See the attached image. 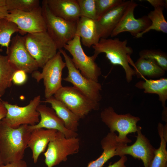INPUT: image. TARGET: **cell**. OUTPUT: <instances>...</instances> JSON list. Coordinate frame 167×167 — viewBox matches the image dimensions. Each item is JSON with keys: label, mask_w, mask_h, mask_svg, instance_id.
<instances>
[{"label": "cell", "mask_w": 167, "mask_h": 167, "mask_svg": "<svg viewBox=\"0 0 167 167\" xmlns=\"http://www.w3.org/2000/svg\"><path fill=\"white\" fill-rule=\"evenodd\" d=\"M127 159V157L125 155L122 156L117 161L112 164H109L107 167H126L125 164Z\"/></svg>", "instance_id": "cell-36"}, {"label": "cell", "mask_w": 167, "mask_h": 167, "mask_svg": "<svg viewBox=\"0 0 167 167\" xmlns=\"http://www.w3.org/2000/svg\"><path fill=\"white\" fill-rule=\"evenodd\" d=\"M79 148L78 138H66L62 133L58 131L44 153L45 163L47 167H53L66 161L69 155L77 153Z\"/></svg>", "instance_id": "cell-8"}, {"label": "cell", "mask_w": 167, "mask_h": 167, "mask_svg": "<svg viewBox=\"0 0 167 167\" xmlns=\"http://www.w3.org/2000/svg\"><path fill=\"white\" fill-rule=\"evenodd\" d=\"M65 66V63L58 50L55 56L44 66L41 72L36 70L31 73L32 77L38 83L43 80L45 99L53 96L63 86L62 71Z\"/></svg>", "instance_id": "cell-5"}, {"label": "cell", "mask_w": 167, "mask_h": 167, "mask_svg": "<svg viewBox=\"0 0 167 167\" xmlns=\"http://www.w3.org/2000/svg\"><path fill=\"white\" fill-rule=\"evenodd\" d=\"M42 102L51 105L52 108L63 121L65 127L67 129L75 132L78 131L80 118L68 109L63 103L55 99L54 96L45 99Z\"/></svg>", "instance_id": "cell-22"}, {"label": "cell", "mask_w": 167, "mask_h": 167, "mask_svg": "<svg viewBox=\"0 0 167 167\" xmlns=\"http://www.w3.org/2000/svg\"><path fill=\"white\" fill-rule=\"evenodd\" d=\"M123 0H95L97 20L106 12L121 3Z\"/></svg>", "instance_id": "cell-32"}, {"label": "cell", "mask_w": 167, "mask_h": 167, "mask_svg": "<svg viewBox=\"0 0 167 167\" xmlns=\"http://www.w3.org/2000/svg\"><path fill=\"white\" fill-rule=\"evenodd\" d=\"M164 9L162 8H154L148 14L147 16L151 21V25L144 31L138 34L135 38L142 37L144 34L151 30L167 33V22L163 15Z\"/></svg>", "instance_id": "cell-26"}, {"label": "cell", "mask_w": 167, "mask_h": 167, "mask_svg": "<svg viewBox=\"0 0 167 167\" xmlns=\"http://www.w3.org/2000/svg\"><path fill=\"white\" fill-rule=\"evenodd\" d=\"M161 139L159 148L155 149L154 155L149 167H167V125L163 126L159 123L157 127Z\"/></svg>", "instance_id": "cell-25"}, {"label": "cell", "mask_w": 167, "mask_h": 167, "mask_svg": "<svg viewBox=\"0 0 167 167\" xmlns=\"http://www.w3.org/2000/svg\"><path fill=\"white\" fill-rule=\"evenodd\" d=\"M140 57L154 60L163 69L167 71V55L161 50L144 49L139 53Z\"/></svg>", "instance_id": "cell-30"}, {"label": "cell", "mask_w": 167, "mask_h": 167, "mask_svg": "<svg viewBox=\"0 0 167 167\" xmlns=\"http://www.w3.org/2000/svg\"><path fill=\"white\" fill-rule=\"evenodd\" d=\"M138 4L133 0H130L120 21L112 32L110 36L114 37L120 33L129 32L135 38L151 24V21L147 15L136 19L134 10Z\"/></svg>", "instance_id": "cell-14"}, {"label": "cell", "mask_w": 167, "mask_h": 167, "mask_svg": "<svg viewBox=\"0 0 167 167\" xmlns=\"http://www.w3.org/2000/svg\"><path fill=\"white\" fill-rule=\"evenodd\" d=\"M127 44L126 39L122 41L118 38H101L98 43L92 47L94 49L92 55L95 59L99 54L103 53L111 64L122 66L125 71L126 81L129 83L135 73L129 65V59L133 50Z\"/></svg>", "instance_id": "cell-2"}, {"label": "cell", "mask_w": 167, "mask_h": 167, "mask_svg": "<svg viewBox=\"0 0 167 167\" xmlns=\"http://www.w3.org/2000/svg\"><path fill=\"white\" fill-rule=\"evenodd\" d=\"M80 16L89 18L94 20L97 19L95 0H77Z\"/></svg>", "instance_id": "cell-31"}, {"label": "cell", "mask_w": 167, "mask_h": 167, "mask_svg": "<svg viewBox=\"0 0 167 167\" xmlns=\"http://www.w3.org/2000/svg\"><path fill=\"white\" fill-rule=\"evenodd\" d=\"M8 14V11L5 7L0 6V18H5Z\"/></svg>", "instance_id": "cell-38"}, {"label": "cell", "mask_w": 167, "mask_h": 167, "mask_svg": "<svg viewBox=\"0 0 167 167\" xmlns=\"http://www.w3.org/2000/svg\"><path fill=\"white\" fill-rule=\"evenodd\" d=\"M58 50L64 58L68 70V75L63 79L71 83L73 86L90 100L99 103L102 99L101 84L84 76L75 67L71 58L66 52L63 49Z\"/></svg>", "instance_id": "cell-10"}, {"label": "cell", "mask_w": 167, "mask_h": 167, "mask_svg": "<svg viewBox=\"0 0 167 167\" xmlns=\"http://www.w3.org/2000/svg\"><path fill=\"white\" fill-rule=\"evenodd\" d=\"M63 48L72 56L71 59L74 65L84 76L98 82L99 78L101 74V68L95 62L96 59L93 55L88 56L85 53L79 37L75 36Z\"/></svg>", "instance_id": "cell-11"}, {"label": "cell", "mask_w": 167, "mask_h": 167, "mask_svg": "<svg viewBox=\"0 0 167 167\" xmlns=\"http://www.w3.org/2000/svg\"><path fill=\"white\" fill-rule=\"evenodd\" d=\"M38 0H5V7L9 11L18 10L29 11L40 6Z\"/></svg>", "instance_id": "cell-29"}, {"label": "cell", "mask_w": 167, "mask_h": 167, "mask_svg": "<svg viewBox=\"0 0 167 167\" xmlns=\"http://www.w3.org/2000/svg\"><path fill=\"white\" fill-rule=\"evenodd\" d=\"M7 110L2 100L0 98V123L2 120L6 116Z\"/></svg>", "instance_id": "cell-37"}, {"label": "cell", "mask_w": 167, "mask_h": 167, "mask_svg": "<svg viewBox=\"0 0 167 167\" xmlns=\"http://www.w3.org/2000/svg\"><path fill=\"white\" fill-rule=\"evenodd\" d=\"M129 63L134 67L135 75L138 78H159L164 75L165 72L154 60L150 58L139 57L134 63L130 58Z\"/></svg>", "instance_id": "cell-21"}, {"label": "cell", "mask_w": 167, "mask_h": 167, "mask_svg": "<svg viewBox=\"0 0 167 167\" xmlns=\"http://www.w3.org/2000/svg\"><path fill=\"white\" fill-rule=\"evenodd\" d=\"M0 167H27V165L26 162L22 159L3 164Z\"/></svg>", "instance_id": "cell-34"}, {"label": "cell", "mask_w": 167, "mask_h": 167, "mask_svg": "<svg viewBox=\"0 0 167 167\" xmlns=\"http://www.w3.org/2000/svg\"><path fill=\"white\" fill-rule=\"evenodd\" d=\"M28 79L27 73L21 70H17L12 76V82L15 84L21 85L25 84Z\"/></svg>", "instance_id": "cell-33"}, {"label": "cell", "mask_w": 167, "mask_h": 167, "mask_svg": "<svg viewBox=\"0 0 167 167\" xmlns=\"http://www.w3.org/2000/svg\"><path fill=\"white\" fill-rule=\"evenodd\" d=\"M100 117L102 121L109 129L110 132L116 131L118 132L117 139L118 142L124 144L131 142L127 137V135L136 132L137 123L140 120L139 118L130 113L118 114L111 106L105 108L101 111Z\"/></svg>", "instance_id": "cell-4"}, {"label": "cell", "mask_w": 167, "mask_h": 167, "mask_svg": "<svg viewBox=\"0 0 167 167\" xmlns=\"http://www.w3.org/2000/svg\"><path fill=\"white\" fill-rule=\"evenodd\" d=\"M142 79L143 80L138 82L135 86L143 89L144 93L157 94L164 109H166L165 105L167 99V78H161L157 79H148L145 77Z\"/></svg>", "instance_id": "cell-24"}, {"label": "cell", "mask_w": 167, "mask_h": 167, "mask_svg": "<svg viewBox=\"0 0 167 167\" xmlns=\"http://www.w3.org/2000/svg\"><path fill=\"white\" fill-rule=\"evenodd\" d=\"M26 47L39 68L54 57L58 50L46 31L27 33L23 36Z\"/></svg>", "instance_id": "cell-6"}, {"label": "cell", "mask_w": 167, "mask_h": 167, "mask_svg": "<svg viewBox=\"0 0 167 167\" xmlns=\"http://www.w3.org/2000/svg\"><path fill=\"white\" fill-rule=\"evenodd\" d=\"M54 96L80 119L92 111L98 110L100 108V103L90 100L74 86H62Z\"/></svg>", "instance_id": "cell-9"}, {"label": "cell", "mask_w": 167, "mask_h": 167, "mask_svg": "<svg viewBox=\"0 0 167 167\" xmlns=\"http://www.w3.org/2000/svg\"><path fill=\"white\" fill-rule=\"evenodd\" d=\"M8 61L6 56L0 54V97L12 85V78L15 71Z\"/></svg>", "instance_id": "cell-27"}, {"label": "cell", "mask_w": 167, "mask_h": 167, "mask_svg": "<svg viewBox=\"0 0 167 167\" xmlns=\"http://www.w3.org/2000/svg\"><path fill=\"white\" fill-rule=\"evenodd\" d=\"M32 131L26 125L12 128L2 120L0 154L3 164L23 159Z\"/></svg>", "instance_id": "cell-1"}, {"label": "cell", "mask_w": 167, "mask_h": 167, "mask_svg": "<svg viewBox=\"0 0 167 167\" xmlns=\"http://www.w3.org/2000/svg\"><path fill=\"white\" fill-rule=\"evenodd\" d=\"M117 136L115 132H110L102 139L101 144L103 152L96 160L89 163L87 167H102L109 160L115 156L117 148L124 145L118 141Z\"/></svg>", "instance_id": "cell-23"}, {"label": "cell", "mask_w": 167, "mask_h": 167, "mask_svg": "<svg viewBox=\"0 0 167 167\" xmlns=\"http://www.w3.org/2000/svg\"><path fill=\"white\" fill-rule=\"evenodd\" d=\"M130 0H123L120 4L110 10L96 20L100 38H107L120 21Z\"/></svg>", "instance_id": "cell-17"}, {"label": "cell", "mask_w": 167, "mask_h": 167, "mask_svg": "<svg viewBox=\"0 0 167 167\" xmlns=\"http://www.w3.org/2000/svg\"><path fill=\"white\" fill-rule=\"evenodd\" d=\"M141 129V127L137 126V135L135 142L131 145H123L118 147L116 151L115 156L121 157L126 155H131L135 158L141 159L144 167H149L155 148L148 139L142 134Z\"/></svg>", "instance_id": "cell-15"}, {"label": "cell", "mask_w": 167, "mask_h": 167, "mask_svg": "<svg viewBox=\"0 0 167 167\" xmlns=\"http://www.w3.org/2000/svg\"><path fill=\"white\" fill-rule=\"evenodd\" d=\"M6 18L16 24L20 31L19 33L22 35L46 31L40 6L29 11L18 10L9 11Z\"/></svg>", "instance_id": "cell-13"}, {"label": "cell", "mask_w": 167, "mask_h": 167, "mask_svg": "<svg viewBox=\"0 0 167 167\" xmlns=\"http://www.w3.org/2000/svg\"><path fill=\"white\" fill-rule=\"evenodd\" d=\"M57 131L39 128L33 130L28 143V147L32 150L34 163L37 162L40 155L44 152L49 143L55 137Z\"/></svg>", "instance_id": "cell-18"}, {"label": "cell", "mask_w": 167, "mask_h": 167, "mask_svg": "<svg viewBox=\"0 0 167 167\" xmlns=\"http://www.w3.org/2000/svg\"><path fill=\"white\" fill-rule=\"evenodd\" d=\"M76 23L75 36L80 37L83 45L90 48L98 43L100 38L95 20L80 16Z\"/></svg>", "instance_id": "cell-20"}, {"label": "cell", "mask_w": 167, "mask_h": 167, "mask_svg": "<svg viewBox=\"0 0 167 167\" xmlns=\"http://www.w3.org/2000/svg\"><path fill=\"white\" fill-rule=\"evenodd\" d=\"M154 8H162L167 7V0H146Z\"/></svg>", "instance_id": "cell-35"}, {"label": "cell", "mask_w": 167, "mask_h": 167, "mask_svg": "<svg viewBox=\"0 0 167 167\" xmlns=\"http://www.w3.org/2000/svg\"><path fill=\"white\" fill-rule=\"evenodd\" d=\"M51 12L66 20L77 22L80 17L77 0H46Z\"/></svg>", "instance_id": "cell-19"}, {"label": "cell", "mask_w": 167, "mask_h": 167, "mask_svg": "<svg viewBox=\"0 0 167 167\" xmlns=\"http://www.w3.org/2000/svg\"><path fill=\"white\" fill-rule=\"evenodd\" d=\"M37 109L40 114V120L38 123L34 125H29L30 129L33 130L39 128L54 129L62 133L66 138L77 137L78 134L67 129L63 121L52 108L40 104Z\"/></svg>", "instance_id": "cell-16"}, {"label": "cell", "mask_w": 167, "mask_h": 167, "mask_svg": "<svg viewBox=\"0 0 167 167\" xmlns=\"http://www.w3.org/2000/svg\"><path fill=\"white\" fill-rule=\"evenodd\" d=\"M2 101L7 110L6 116L2 120L10 126L17 128L22 125L33 126L39 122L40 116L37 109L41 102L40 95L35 96L28 105L23 107Z\"/></svg>", "instance_id": "cell-7"}, {"label": "cell", "mask_w": 167, "mask_h": 167, "mask_svg": "<svg viewBox=\"0 0 167 167\" xmlns=\"http://www.w3.org/2000/svg\"><path fill=\"white\" fill-rule=\"evenodd\" d=\"M6 49V56L9 63L15 70L32 73L39 67L36 61L28 50L23 36L17 34L11 39Z\"/></svg>", "instance_id": "cell-12"}, {"label": "cell", "mask_w": 167, "mask_h": 167, "mask_svg": "<svg viewBox=\"0 0 167 167\" xmlns=\"http://www.w3.org/2000/svg\"><path fill=\"white\" fill-rule=\"evenodd\" d=\"M20 31L14 23L6 17L0 18V45L7 49L9 46L12 35Z\"/></svg>", "instance_id": "cell-28"}, {"label": "cell", "mask_w": 167, "mask_h": 167, "mask_svg": "<svg viewBox=\"0 0 167 167\" xmlns=\"http://www.w3.org/2000/svg\"><path fill=\"white\" fill-rule=\"evenodd\" d=\"M2 165H3V163H2V162L1 160L0 154V166H1Z\"/></svg>", "instance_id": "cell-39"}, {"label": "cell", "mask_w": 167, "mask_h": 167, "mask_svg": "<svg viewBox=\"0 0 167 167\" xmlns=\"http://www.w3.org/2000/svg\"><path fill=\"white\" fill-rule=\"evenodd\" d=\"M42 13L46 26V32L58 50L75 36L76 22L66 20L54 15L49 10L46 0L42 2Z\"/></svg>", "instance_id": "cell-3"}]
</instances>
